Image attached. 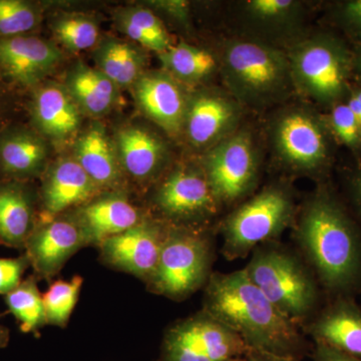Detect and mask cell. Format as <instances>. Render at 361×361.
I'll return each instance as SVG.
<instances>
[{
  "instance_id": "6da1fadb",
  "label": "cell",
  "mask_w": 361,
  "mask_h": 361,
  "mask_svg": "<svg viewBox=\"0 0 361 361\" xmlns=\"http://www.w3.org/2000/svg\"><path fill=\"white\" fill-rule=\"evenodd\" d=\"M204 311L234 331L249 350L299 361L305 353L297 323L266 298L244 269L211 274Z\"/></svg>"
},
{
  "instance_id": "7a4b0ae2",
  "label": "cell",
  "mask_w": 361,
  "mask_h": 361,
  "mask_svg": "<svg viewBox=\"0 0 361 361\" xmlns=\"http://www.w3.org/2000/svg\"><path fill=\"white\" fill-rule=\"evenodd\" d=\"M295 237L317 281L336 297L361 288V231L327 188L304 207Z\"/></svg>"
},
{
  "instance_id": "3957f363",
  "label": "cell",
  "mask_w": 361,
  "mask_h": 361,
  "mask_svg": "<svg viewBox=\"0 0 361 361\" xmlns=\"http://www.w3.org/2000/svg\"><path fill=\"white\" fill-rule=\"evenodd\" d=\"M219 68L230 94L252 108L276 104L294 89L287 54L262 40L226 42Z\"/></svg>"
},
{
  "instance_id": "277c9868",
  "label": "cell",
  "mask_w": 361,
  "mask_h": 361,
  "mask_svg": "<svg viewBox=\"0 0 361 361\" xmlns=\"http://www.w3.org/2000/svg\"><path fill=\"white\" fill-rule=\"evenodd\" d=\"M244 271L266 298L294 322L317 307L319 290L314 273L288 249L273 242L262 244L253 251Z\"/></svg>"
},
{
  "instance_id": "5b68a950",
  "label": "cell",
  "mask_w": 361,
  "mask_h": 361,
  "mask_svg": "<svg viewBox=\"0 0 361 361\" xmlns=\"http://www.w3.org/2000/svg\"><path fill=\"white\" fill-rule=\"evenodd\" d=\"M294 89L322 106L344 101L353 75V52L338 37L318 33L287 54Z\"/></svg>"
},
{
  "instance_id": "8992f818",
  "label": "cell",
  "mask_w": 361,
  "mask_h": 361,
  "mask_svg": "<svg viewBox=\"0 0 361 361\" xmlns=\"http://www.w3.org/2000/svg\"><path fill=\"white\" fill-rule=\"evenodd\" d=\"M290 192L270 185L242 204L223 223L222 252L229 260L244 258L262 244L272 242L294 220Z\"/></svg>"
},
{
  "instance_id": "52a82bcc",
  "label": "cell",
  "mask_w": 361,
  "mask_h": 361,
  "mask_svg": "<svg viewBox=\"0 0 361 361\" xmlns=\"http://www.w3.org/2000/svg\"><path fill=\"white\" fill-rule=\"evenodd\" d=\"M212 257L208 235L183 227L171 228L156 269L147 281L148 286L159 295L183 300L207 284Z\"/></svg>"
},
{
  "instance_id": "ba28073f",
  "label": "cell",
  "mask_w": 361,
  "mask_h": 361,
  "mask_svg": "<svg viewBox=\"0 0 361 361\" xmlns=\"http://www.w3.org/2000/svg\"><path fill=\"white\" fill-rule=\"evenodd\" d=\"M331 137L325 118L305 106L285 109L271 123L274 155L293 172L314 174L326 168L331 156Z\"/></svg>"
},
{
  "instance_id": "9c48e42d",
  "label": "cell",
  "mask_w": 361,
  "mask_h": 361,
  "mask_svg": "<svg viewBox=\"0 0 361 361\" xmlns=\"http://www.w3.org/2000/svg\"><path fill=\"white\" fill-rule=\"evenodd\" d=\"M244 341L210 314H198L168 330L163 361H231L248 353Z\"/></svg>"
},
{
  "instance_id": "30bf717a",
  "label": "cell",
  "mask_w": 361,
  "mask_h": 361,
  "mask_svg": "<svg viewBox=\"0 0 361 361\" xmlns=\"http://www.w3.org/2000/svg\"><path fill=\"white\" fill-rule=\"evenodd\" d=\"M201 165L220 204L239 201L257 180L259 157L251 132L237 130L208 149Z\"/></svg>"
},
{
  "instance_id": "8fae6325",
  "label": "cell",
  "mask_w": 361,
  "mask_h": 361,
  "mask_svg": "<svg viewBox=\"0 0 361 361\" xmlns=\"http://www.w3.org/2000/svg\"><path fill=\"white\" fill-rule=\"evenodd\" d=\"M154 202L165 217L174 221L206 219L221 205L202 165L174 169L157 189Z\"/></svg>"
},
{
  "instance_id": "7c38bea8",
  "label": "cell",
  "mask_w": 361,
  "mask_h": 361,
  "mask_svg": "<svg viewBox=\"0 0 361 361\" xmlns=\"http://www.w3.org/2000/svg\"><path fill=\"white\" fill-rule=\"evenodd\" d=\"M241 106L231 94L201 90L189 97L183 133L195 148L212 149L238 130Z\"/></svg>"
},
{
  "instance_id": "4fadbf2b",
  "label": "cell",
  "mask_w": 361,
  "mask_h": 361,
  "mask_svg": "<svg viewBox=\"0 0 361 361\" xmlns=\"http://www.w3.org/2000/svg\"><path fill=\"white\" fill-rule=\"evenodd\" d=\"M168 230L155 221L142 219L127 231L99 245L103 261L111 267L148 281L153 275Z\"/></svg>"
},
{
  "instance_id": "5bb4252c",
  "label": "cell",
  "mask_w": 361,
  "mask_h": 361,
  "mask_svg": "<svg viewBox=\"0 0 361 361\" xmlns=\"http://www.w3.org/2000/svg\"><path fill=\"white\" fill-rule=\"evenodd\" d=\"M87 245L75 217H56L37 223L26 242L25 254L37 276L51 280L73 254Z\"/></svg>"
},
{
  "instance_id": "9a60e30c",
  "label": "cell",
  "mask_w": 361,
  "mask_h": 361,
  "mask_svg": "<svg viewBox=\"0 0 361 361\" xmlns=\"http://www.w3.org/2000/svg\"><path fill=\"white\" fill-rule=\"evenodd\" d=\"M61 59L56 45L35 35L0 37V75L20 87H37Z\"/></svg>"
},
{
  "instance_id": "2e32d148",
  "label": "cell",
  "mask_w": 361,
  "mask_h": 361,
  "mask_svg": "<svg viewBox=\"0 0 361 361\" xmlns=\"http://www.w3.org/2000/svg\"><path fill=\"white\" fill-rule=\"evenodd\" d=\"M135 101L149 120L168 134L183 133L190 94L165 71H145L133 85Z\"/></svg>"
},
{
  "instance_id": "e0dca14e",
  "label": "cell",
  "mask_w": 361,
  "mask_h": 361,
  "mask_svg": "<svg viewBox=\"0 0 361 361\" xmlns=\"http://www.w3.org/2000/svg\"><path fill=\"white\" fill-rule=\"evenodd\" d=\"M99 187L73 158L61 159L47 171L42 190V220L97 198Z\"/></svg>"
},
{
  "instance_id": "ac0fdd59",
  "label": "cell",
  "mask_w": 361,
  "mask_h": 361,
  "mask_svg": "<svg viewBox=\"0 0 361 361\" xmlns=\"http://www.w3.org/2000/svg\"><path fill=\"white\" fill-rule=\"evenodd\" d=\"M30 111L35 129L51 141H66L82 125V111L66 87L54 82L35 87Z\"/></svg>"
},
{
  "instance_id": "d6986e66",
  "label": "cell",
  "mask_w": 361,
  "mask_h": 361,
  "mask_svg": "<svg viewBox=\"0 0 361 361\" xmlns=\"http://www.w3.org/2000/svg\"><path fill=\"white\" fill-rule=\"evenodd\" d=\"M114 142L121 168L137 182L155 179L167 161L165 142L146 128L123 127L116 133Z\"/></svg>"
},
{
  "instance_id": "ffe728a7",
  "label": "cell",
  "mask_w": 361,
  "mask_h": 361,
  "mask_svg": "<svg viewBox=\"0 0 361 361\" xmlns=\"http://www.w3.org/2000/svg\"><path fill=\"white\" fill-rule=\"evenodd\" d=\"M316 344L361 360V307L350 297H336L311 323Z\"/></svg>"
},
{
  "instance_id": "44dd1931",
  "label": "cell",
  "mask_w": 361,
  "mask_h": 361,
  "mask_svg": "<svg viewBox=\"0 0 361 361\" xmlns=\"http://www.w3.org/2000/svg\"><path fill=\"white\" fill-rule=\"evenodd\" d=\"M75 217L82 228L87 244L96 246L142 220L139 210L120 193L97 197L80 207Z\"/></svg>"
},
{
  "instance_id": "7402d4cb",
  "label": "cell",
  "mask_w": 361,
  "mask_h": 361,
  "mask_svg": "<svg viewBox=\"0 0 361 361\" xmlns=\"http://www.w3.org/2000/svg\"><path fill=\"white\" fill-rule=\"evenodd\" d=\"M49 149L39 133L11 128L0 134V172L14 182L37 177L44 172Z\"/></svg>"
},
{
  "instance_id": "603a6c76",
  "label": "cell",
  "mask_w": 361,
  "mask_h": 361,
  "mask_svg": "<svg viewBox=\"0 0 361 361\" xmlns=\"http://www.w3.org/2000/svg\"><path fill=\"white\" fill-rule=\"evenodd\" d=\"M73 159L99 189L121 184L123 170L115 142L101 123H92L78 135L73 146Z\"/></svg>"
},
{
  "instance_id": "cb8c5ba5",
  "label": "cell",
  "mask_w": 361,
  "mask_h": 361,
  "mask_svg": "<svg viewBox=\"0 0 361 361\" xmlns=\"http://www.w3.org/2000/svg\"><path fill=\"white\" fill-rule=\"evenodd\" d=\"M35 225L30 189L14 180L0 185V244L25 250Z\"/></svg>"
},
{
  "instance_id": "d4e9b609",
  "label": "cell",
  "mask_w": 361,
  "mask_h": 361,
  "mask_svg": "<svg viewBox=\"0 0 361 361\" xmlns=\"http://www.w3.org/2000/svg\"><path fill=\"white\" fill-rule=\"evenodd\" d=\"M82 115L103 116L110 113L118 102V87L97 68L82 63L71 68L65 85Z\"/></svg>"
},
{
  "instance_id": "484cf974",
  "label": "cell",
  "mask_w": 361,
  "mask_h": 361,
  "mask_svg": "<svg viewBox=\"0 0 361 361\" xmlns=\"http://www.w3.org/2000/svg\"><path fill=\"white\" fill-rule=\"evenodd\" d=\"M249 27L273 37L295 35L302 25L304 6L295 0H249L243 4Z\"/></svg>"
},
{
  "instance_id": "4316f807",
  "label": "cell",
  "mask_w": 361,
  "mask_h": 361,
  "mask_svg": "<svg viewBox=\"0 0 361 361\" xmlns=\"http://www.w3.org/2000/svg\"><path fill=\"white\" fill-rule=\"evenodd\" d=\"M97 68L118 89L133 87L145 73L146 56L141 47L118 39L103 40L94 52Z\"/></svg>"
},
{
  "instance_id": "83f0119b",
  "label": "cell",
  "mask_w": 361,
  "mask_h": 361,
  "mask_svg": "<svg viewBox=\"0 0 361 361\" xmlns=\"http://www.w3.org/2000/svg\"><path fill=\"white\" fill-rule=\"evenodd\" d=\"M159 58L164 71L182 85L204 82L219 68V61L212 52L184 42L173 44Z\"/></svg>"
},
{
  "instance_id": "f1b7e54d",
  "label": "cell",
  "mask_w": 361,
  "mask_h": 361,
  "mask_svg": "<svg viewBox=\"0 0 361 361\" xmlns=\"http://www.w3.org/2000/svg\"><path fill=\"white\" fill-rule=\"evenodd\" d=\"M115 23L116 28L133 42L157 54L167 51L173 45L163 21L147 7L118 9L115 13Z\"/></svg>"
},
{
  "instance_id": "f546056e",
  "label": "cell",
  "mask_w": 361,
  "mask_h": 361,
  "mask_svg": "<svg viewBox=\"0 0 361 361\" xmlns=\"http://www.w3.org/2000/svg\"><path fill=\"white\" fill-rule=\"evenodd\" d=\"M4 301L23 334H39V329L47 324L44 298L35 276L23 280L16 289L4 297Z\"/></svg>"
},
{
  "instance_id": "4dcf8cb0",
  "label": "cell",
  "mask_w": 361,
  "mask_h": 361,
  "mask_svg": "<svg viewBox=\"0 0 361 361\" xmlns=\"http://www.w3.org/2000/svg\"><path fill=\"white\" fill-rule=\"evenodd\" d=\"M51 30L59 44L71 51L92 49L99 42V25L85 14H59L52 20Z\"/></svg>"
},
{
  "instance_id": "1f68e13d",
  "label": "cell",
  "mask_w": 361,
  "mask_h": 361,
  "mask_svg": "<svg viewBox=\"0 0 361 361\" xmlns=\"http://www.w3.org/2000/svg\"><path fill=\"white\" fill-rule=\"evenodd\" d=\"M84 278L77 275L71 280L54 282L44 298L47 324L63 329L70 322L71 313L77 305Z\"/></svg>"
},
{
  "instance_id": "d6a6232c",
  "label": "cell",
  "mask_w": 361,
  "mask_h": 361,
  "mask_svg": "<svg viewBox=\"0 0 361 361\" xmlns=\"http://www.w3.org/2000/svg\"><path fill=\"white\" fill-rule=\"evenodd\" d=\"M42 20L37 4L25 0H0V37L27 35Z\"/></svg>"
},
{
  "instance_id": "836d02e7",
  "label": "cell",
  "mask_w": 361,
  "mask_h": 361,
  "mask_svg": "<svg viewBox=\"0 0 361 361\" xmlns=\"http://www.w3.org/2000/svg\"><path fill=\"white\" fill-rule=\"evenodd\" d=\"M325 120L332 137L353 152H361V126L345 101L332 106Z\"/></svg>"
},
{
  "instance_id": "e575fe53",
  "label": "cell",
  "mask_w": 361,
  "mask_h": 361,
  "mask_svg": "<svg viewBox=\"0 0 361 361\" xmlns=\"http://www.w3.org/2000/svg\"><path fill=\"white\" fill-rule=\"evenodd\" d=\"M30 266L25 254L16 258H0V295L6 296L16 289Z\"/></svg>"
},
{
  "instance_id": "d590c367",
  "label": "cell",
  "mask_w": 361,
  "mask_h": 361,
  "mask_svg": "<svg viewBox=\"0 0 361 361\" xmlns=\"http://www.w3.org/2000/svg\"><path fill=\"white\" fill-rule=\"evenodd\" d=\"M334 18L342 30L361 44V0H346L337 4Z\"/></svg>"
},
{
  "instance_id": "8d00e7d4",
  "label": "cell",
  "mask_w": 361,
  "mask_h": 361,
  "mask_svg": "<svg viewBox=\"0 0 361 361\" xmlns=\"http://www.w3.org/2000/svg\"><path fill=\"white\" fill-rule=\"evenodd\" d=\"M152 6L157 11L167 14L169 18L178 21L180 25L187 26L190 21V6L182 0H169V1H153Z\"/></svg>"
},
{
  "instance_id": "74e56055",
  "label": "cell",
  "mask_w": 361,
  "mask_h": 361,
  "mask_svg": "<svg viewBox=\"0 0 361 361\" xmlns=\"http://www.w3.org/2000/svg\"><path fill=\"white\" fill-rule=\"evenodd\" d=\"M314 361H361L360 358L344 355L341 351L330 348L323 344H316Z\"/></svg>"
},
{
  "instance_id": "f35d334b",
  "label": "cell",
  "mask_w": 361,
  "mask_h": 361,
  "mask_svg": "<svg viewBox=\"0 0 361 361\" xmlns=\"http://www.w3.org/2000/svg\"><path fill=\"white\" fill-rule=\"evenodd\" d=\"M348 192L361 219V167L356 169L355 172L349 176Z\"/></svg>"
},
{
  "instance_id": "ab89813d",
  "label": "cell",
  "mask_w": 361,
  "mask_h": 361,
  "mask_svg": "<svg viewBox=\"0 0 361 361\" xmlns=\"http://www.w3.org/2000/svg\"><path fill=\"white\" fill-rule=\"evenodd\" d=\"M344 101L348 104L349 109L353 111L361 126V85L350 87Z\"/></svg>"
},
{
  "instance_id": "60d3db41",
  "label": "cell",
  "mask_w": 361,
  "mask_h": 361,
  "mask_svg": "<svg viewBox=\"0 0 361 361\" xmlns=\"http://www.w3.org/2000/svg\"><path fill=\"white\" fill-rule=\"evenodd\" d=\"M247 356L251 361H299L292 358L279 357V356L267 355V353H258L255 350H249Z\"/></svg>"
},
{
  "instance_id": "b9f144b4",
  "label": "cell",
  "mask_w": 361,
  "mask_h": 361,
  "mask_svg": "<svg viewBox=\"0 0 361 361\" xmlns=\"http://www.w3.org/2000/svg\"><path fill=\"white\" fill-rule=\"evenodd\" d=\"M353 75L358 77L361 80V44L357 47L355 52H353Z\"/></svg>"
},
{
  "instance_id": "7bdbcfd3",
  "label": "cell",
  "mask_w": 361,
  "mask_h": 361,
  "mask_svg": "<svg viewBox=\"0 0 361 361\" xmlns=\"http://www.w3.org/2000/svg\"><path fill=\"white\" fill-rule=\"evenodd\" d=\"M9 338H11L9 329L0 323V349L6 348L8 345Z\"/></svg>"
},
{
  "instance_id": "ee69618b",
  "label": "cell",
  "mask_w": 361,
  "mask_h": 361,
  "mask_svg": "<svg viewBox=\"0 0 361 361\" xmlns=\"http://www.w3.org/2000/svg\"><path fill=\"white\" fill-rule=\"evenodd\" d=\"M231 361H251V360L246 355L245 356H242V357L235 358V360H232Z\"/></svg>"
},
{
  "instance_id": "f6af8a7d",
  "label": "cell",
  "mask_w": 361,
  "mask_h": 361,
  "mask_svg": "<svg viewBox=\"0 0 361 361\" xmlns=\"http://www.w3.org/2000/svg\"><path fill=\"white\" fill-rule=\"evenodd\" d=\"M2 114H4V103H2L1 97H0V122L2 120Z\"/></svg>"
}]
</instances>
